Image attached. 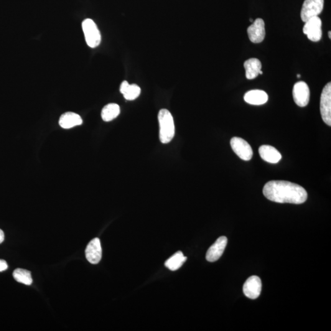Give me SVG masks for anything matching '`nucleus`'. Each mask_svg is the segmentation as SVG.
Instances as JSON below:
<instances>
[{"instance_id": "19", "label": "nucleus", "mask_w": 331, "mask_h": 331, "mask_svg": "<svg viewBox=\"0 0 331 331\" xmlns=\"http://www.w3.org/2000/svg\"><path fill=\"white\" fill-rule=\"evenodd\" d=\"M186 260H187V257L183 255L182 251H179L168 259L165 262V265L170 271H177L182 266Z\"/></svg>"}, {"instance_id": "7", "label": "nucleus", "mask_w": 331, "mask_h": 331, "mask_svg": "<svg viewBox=\"0 0 331 331\" xmlns=\"http://www.w3.org/2000/svg\"><path fill=\"white\" fill-rule=\"evenodd\" d=\"M231 146L232 149L241 159L244 161H249L253 157V150L250 145L241 137H234L231 139Z\"/></svg>"}, {"instance_id": "6", "label": "nucleus", "mask_w": 331, "mask_h": 331, "mask_svg": "<svg viewBox=\"0 0 331 331\" xmlns=\"http://www.w3.org/2000/svg\"><path fill=\"white\" fill-rule=\"evenodd\" d=\"M320 112L323 121L331 125V83H328L323 88L320 99Z\"/></svg>"}, {"instance_id": "15", "label": "nucleus", "mask_w": 331, "mask_h": 331, "mask_svg": "<svg viewBox=\"0 0 331 331\" xmlns=\"http://www.w3.org/2000/svg\"><path fill=\"white\" fill-rule=\"evenodd\" d=\"M244 100L252 105H262L268 101V95L263 90H250L244 95Z\"/></svg>"}, {"instance_id": "13", "label": "nucleus", "mask_w": 331, "mask_h": 331, "mask_svg": "<svg viewBox=\"0 0 331 331\" xmlns=\"http://www.w3.org/2000/svg\"><path fill=\"white\" fill-rule=\"evenodd\" d=\"M259 154L261 159L270 164H277L282 159V155L278 150L271 146H263L259 147Z\"/></svg>"}, {"instance_id": "3", "label": "nucleus", "mask_w": 331, "mask_h": 331, "mask_svg": "<svg viewBox=\"0 0 331 331\" xmlns=\"http://www.w3.org/2000/svg\"><path fill=\"white\" fill-rule=\"evenodd\" d=\"M82 27L86 44L91 48L98 47L101 41V36L95 22L86 19L83 20Z\"/></svg>"}, {"instance_id": "4", "label": "nucleus", "mask_w": 331, "mask_h": 331, "mask_svg": "<svg viewBox=\"0 0 331 331\" xmlns=\"http://www.w3.org/2000/svg\"><path fill=\"white\" fill-rule=\"evenodd\" d=\"M324 7V0H305L300 12V17L305 22L311 18L318 16Z\"/></svg>"}, {"instance_id": "25", "label": "nucleus", "mask_w": 331, "mask_h": 331, "mask_svg": "<svg viewBox=\"0 0 331 331\" xmlns=\"http://www.w3.org/2000/svg\"><path fill=\"white\" fill-rule=\"evenodd\" d=\"M249 21L253 22V20L252 19H249Z\"/></svg>"}, {"instance_id": "11", "label": "nucleus", "mask_w": 331, "mask_h": 331, "mask_svg": "<svg viewBox=\"0 0 331 331\" xmlns=\"http://www.w3.org/2000/svg\"><path fill=\"white\" fill-rule=\"evenodd\" d=\"M248 33L249 40L253 43H260L264 40L266 31L265 24L262 19H257L253 24L248 28Z\"/></svg>"}, {"instance_id": "2", "label": "nucleus", "mask_w": 331, "mask_h": 331, "mask_svg": "<svg viewBox=\"0 0 331 331\" xmlns=\"http://www.w3.org/2000/svg\"><path fill=\"white\" fill-rule=\"evenodd\" d=\"M160 124V139L163 144H167L172 141L175 135L174 119L171 113L167 109L160 110L158 116Z\"/></svg>"}, {"instance_id": "17", "label": "nucleus", "mask_w": 331, "mask_h": 331, "mask_svg": "<svg viewBox=\"0 0 331 331\" xmlns=\"http://www.w3.org/2000/svg\"><path fill=\"white\" fill-rule=\"evenodd\" d=\"M261 67V63L257 58H250L246 61L244 63V68L246 69V78L248 80H251L258 77Z\"/></svg>"}, {"instance_id": "21", "label": "nucleus", "mask_w": 331, "mask_h": 331, "mask_svg": "<svg viewBox=\"0 0 331 331\" xmlns=\"http://www.w3.org/2000/svg\"><path fill=\"white\" fill-rule=\"evenodd\" d=\"M7 268H8V265L6 261L3 259H0V272L6 271Z\"/></svg>"}, {"instance_id": "1", "label": "nucleus", "mask_w": 331, "mask_h": 331, "mask_svg": "<svg viewBox=\"0 0 331 331\" xmlns=\"http://www.w3.org/2000/svg\"><path fill=\"white\" fill-rule=\"evenodd\" d=\"M264 197L278 203L300 205L306 201L307 193L301 186L284 180H272L263 188Z\"/></svg>"}, {"instance_id": "24", "label": "nucleus", "mask_w": 331, "mask_h": 331, "mask_svg": "<svg viewBox=\"0 0 331 331\" xmlns=\"http://www.w3.org/2000/svg\"><path fill=\"white\" fill-rule=\"evenodd\" d=\"M263 71H262L261 70L260 71H259V75H263Z\"/></svg>"}, {"instance_id": "8", "label": "nucleus", "mask_w": 331, "mask_h": 331, "mask_svg": "<svg viewBox=\"0 0 331 331\" xmlns=\"http://www.w3.org/2000/svg\"><path fill=\"white\" fill-rule=\"evenodd\" d=\"M292 95L295 103L299 107H305L309 103L310 89L307 84L302 81L294 84Z\"/></svg>"}, {"instance_id": "12", "label": "nucleus", "mask_w": 331, "mask_h": 331, "mask_svg": "<svg viewBox=\"0 0 331 331\" xmlns=\"http://www.w3.org/2000/svg\"><path fill=\"white\" fill-rule=\"evenodd\" d=\"M227 243L228 239L225 236L220 237L215 243L208 248L206 253V259L209 262L217 261L222 256Z\"/></svg>"}, {"instance_id": "10", "label": "nucleus", "mask_w": 331, "mask_h": 331, "mask_svg": "<svg viewBox=\"0 0 331 331\" xmlns=\"http://www.w3.org/2000/svg\"><path fill=\"white\" fill-rule=\"evenodd\" d=\"M85 256L89 263L93 264L99 263L102 258V248L99 239H93L89 243L85 249Z\"/></svg>"}, {"instance_id": "5", "label": "nucleus", "mask_w": 331, "mask_h": 331, "mask_svg": "<svg viewBox=\"0 0 331 331\" xmlns=\"http://www.w3.org/2000/svg\"><path fill=\"white\" fill-rule=\"evenodd\" d=\"M322 22L320 18L316 16L305 22L303 32L307 36L308 39L313 42H318L322 37Z\"/></svg>"}, {"instance_id": "23", "label": "nucleus", "mask_w": 331, "mask_h": 331, "mask_svg": "<svg viewBox=\"0 0 331 331\" xmlns=\"http://www.w3.org/2000/svg\"><path fill=\"white\" fill-rule=\"evenodd\" d=\"M328 36H329L330 39L331 38V32H328Z\"/></svg>"}, {"instance_id": "20", "label": "nucleus", "mask_w": 331, "mask_h": 331, "mask_svg": "<svg viewBox=\"0 0 331 331\" xmlns=\"http://www.w3.org/2000/svg\"><path fill=\"white\" fill-rule=\"evenodd\" d=\"M13 277L17 282L24 285H30L33 283L31 272L27 270L16 269L13 272Z\"/></svg>"}, {"instance_id": "16", "label": "nucleus", "mask_w": 331, "mask_h": 331, "mask_svg": "<svg viewBox=\"0 0 331 331\" xmlns=\"http://www.w3.org/2000/svg\"><path fill=\"white\" fill-rule=\"evenodd\" d=\"M121 93L123 94L124 98L128 101H132L138 98L141 94V88L136 84H129L127 81H124L121 83L120 87Z\"/></svg>"}, {"instance_id": "18", "label": "nucleus", "mask_w": 331, "mask_h": 331, "mask_svg": "<svg viewBox=\"0 0 331 331\" xmlns=\"http://www.w3.org/2000/svg\"><path fill=\"white\" fill-rule=\"evenodd\" d=\"M121 113L118 104L110 103L104 106L101 112V117L104 121L110 122L117 118Z\"/></svg>"}, {"instance_id": "9", "label": "nucleus", "mask_w": 331, "mask_h": 331, "mask_svg": "<svg viewBox=\"0 0 331 331\" xmlns=\"http://www.w3.org/2000/svg\"><path fill=\"white\" fill-rule=\"evenodd\" d=\"M262 283L258 276L249 277L243 287V291L246 296L251 299H255L261 294Z\"/></svg>"}, {"instance_id": "22", "label": "nucleus", "mask_w": 331, "mask_h": 331, "mask_svg": "<svg viewBox=\"0 0 331 331\" xmlns=\"http://www.w3.org/2000/svg\"><path fill=\"white\" fill-rule=\"evenodd\" d=\"M4 240V232L2 231L1 229H0V244H1L2 242Z\"/></svg>"}, {"instance_id": "14", "label": "nucleus", "mask_w": 331, "mask_h": 331, "mask_svg": "<svg viewBox=\"0 0 331 331\" xmlns=\"http://www.w3.org/2000/svg\"><path fill=\"white\" fill-rule=\"evenodd\" d=\"M83 123V119L78 114L72 112H68L61 116L59 124L62 128L70 129L73 127L81 125Z\"/></svg>"}, {"instance_id": "26", "label": "nucleus", "mask_w": 331, "mask_h": 331, "mask_svg": "<svg viewBox=\"0 0 331 331\" xmlns=\"http://www.w3.org/2000/svg\"><path fill=\"white\" fill-rule=\"evenodd\" d=\"M297 78H299L300 77V75H297Z\"/></svg>"}]
</instances>
